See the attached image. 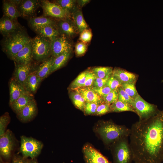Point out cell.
Returning <instances> with one entry per match:
<instances>
[{
	"label": "cell",
	"mask_w": 163,
	"mask_h": 163,
	"mask_svg": "<svg viewBox=\"0 0 163 163\" xmlns=\"http://www.w3.org/2000/svg\"><path fill=\"white\" fill-rule=\"evenodd\" d=\"M118 88L112 90L103 98L105 103L111 105L118 100Z\"/></svg>",
	"instance_id": "obj_36"
},
{
	"label": "cell",
	"mask_w": 163,
	"mask_h": 163,
	"mask_svg": "<svg viewBox=\"0 0 163 163\" xmlns=\"http://www.w3.org/2000/svg\"><path fill=\"white\" fill-rule=\"evenodd\" d=\"M56 24L60 34L72 39L79 33L75 24L71 18L58 20Z\"/></svg>",
	"instance_id": "obj_12"
},
{
	"label": "cell",
	"mask_w": 163,
	"mask_h": 163,
	"mask_svg": "<svg viewBox=\"0 0 163 163\" xmlns=\"http://www.w3.org/2000/svg\"><path fill=\"white\" fill-rule=\"evenodd\" d=\"M15 140L12 132L9 129L0 136V153L5 158H9L15 146Z\"/></svg>",
	"instance_id": "obj_10"
},
{
	"label": "cell",
	"mask_w": 163,
	"mask_h": 163,
	"mask_svg": "<svg viewBox=\"0 0 163 163\" xmlns=\"http://www.w3.org/2000/svg\"><path fill=\"white\" fill-rule=\"evenodd\" d=\"M91 70L97 78H104L112 75L113 69L111 67L100 66L94 67Z\"/></svg>",
	"instance_id": "obj_32"
},
{
	"label": "cell",
	"mask_w": 163,
	"mask_h": 163,
	"mask_svg": "<svg viewBox=\"0 0 163 163\" xmlns=\"http://www.w3.org/2000/svg\"><path fill=\"white\" fill-rule=\"evenodd\" d=\"M2 10L3 15L11 19L17 20L18 17H21L17 7L10 0L3 1Z\"/></svg>",
	"instance_id": "obj_26"
},
{
	"label": "cell",
	"mask_w": 163,
	"mask_h": 163,
	"mask_svg": "<svg viewBox=\"0 0 163 163\" xmlns=\"http://www.w3.org/2000/svg\"><path fill=\"white\" fill-rule=\"evenodd\" d=\"M139 120L147 119L157 114L160 111L156 105L149 103L139 94L133 99L131 104Z\"/></svg>",
	"instance_id": "obj_6"
},
{
	"label": "cell",
	"mask_w": 163,
	"mask_h": 163,
	"mask_svg": "<svg viewBox=\"0 0 163 163\" xmlns=\"http://www.w3.org/2000/svg\"><path fill=\"white\" fill-rule=\"evenodd\" d=\"M22 27L17 20L3 16L0 20V32L3 36L7 35L21 28Z\"/></svg>",
	"instance_id": "obj_14"
},
{
	"label": "cell",
	"mask_w": 163,
	"mask_h": 163,
	"mask_svg": "<svg viewBox=\"0 0 163 163\" xmlns=\"http://www.w3.org/2000/svg\"><path fill=\"white\" fill-rule=\"evenodd\" d=\"M110 76L104 78H96L94 80L92 86L100 88L106 85L107 80Z\"/></svg>",
	"instance_id": "obj_45"
},
{
	"label": "cell",
	"mask_w": 163,
	"mask_h": 163,
	"mask_svg": "<svg viewBox=\"0 0 163 163\" xmlns=\"http://www.w3.org/2000/svg\"><path fill=\"white\" fill-rule=\"evenodd\" d=\"M161 82H163V80L161 81Z\"/></svg>",
	"instance_id": "obj_49"
},
{
	"label": "cell",
	"mask_w": 163,
	"mask_h": 163,
	"mask_svg": "<svg viewBox=\"0 0 163 163\" xmlns=\"http://www.w3.org/2000/svg\"></svg>",
	"instance_id": "obj_50"
},
{
	"label": "cell",
	"mask_w": 163,
	"mask_h": 163,
	"mask_svg": "<svg viewBox=\"0 0 163 163\" xmlns=\"http://www.w3.org/2000/svg\"><path fill=\"white\" fill-rule=\"evenodd\" d=\"M86 74V71L81 73L71 84L69 89L75 90L82 87L85 82Z\"/></svg>",
	"instance_id": "obj_33"
},
{
	"label": "cell",
	"mask_w": 163,
	"mask_h": 163,
	"mask_svg": "<svg viewBox=\"0 0 163 163\" xmlns=\"http://www.w3.org/2000/svg\"><path fill=\"white\" fill-rule=\"evenodd\" d=\"M13 163H27L23 159L20 158H15L13 161Z\"/></svg>",
	"instance_id": "obj_47"
},
{
	"label": "cell",
	"mask_w": 163,
	"mask_h": 163,
	"mask_svg": "<svg viewBox=\"0 0 163 163\" xmlns=\"http://www.w3.org/2000/svg\"><path fill=\"white\" fill-rule=\"evenodd\" d=\"M34 31L37 35L47 38L51 41L60 35L56 24L46 25L36 29Z\"/></svg>",
	"instance_id": "obj_22"
},
{
	"label": "cell",
	"mask_w": 163,
	"mask_h": 163,
	"mask_svg": "<svg viewBox=\"0 0 163 163\" xmlns=\"http://www.w3.org/2000/svg\"><path fill=\"white\" fill-rule=\"evenodd\" d=\"M111 112H120L130 111L135 113V111L130 104L118 100L110 105Z\"/></svg>",
	"instance_id": "obj_30"
},
{
	"label": "cell",
	"mask_w": 163,
	"mask_h": 163,
	"mask_svg": "<svg viewBox=\"0 0 163 163\" xmlns=\"http://www.w3.org/2000/svg\"><path fill=\"white\" fill-rule=\"evenodd\" d=\"M55 59V58L51 56L43 62L36 70V74L42 80L46 78L50 75V70Z\"/></svg>",
	"instance_id": "obj_25"
},
{
	"label": "cell",
	"mask_w": 163,
	"mask_h": 163,
	"mask_svg": "<svg viewBox=\"0 0 163 163\" xmlns=\"http://www.w3.org/2000/svg\"><path fill=\"white\" fill-rule=\"evenodd\" d=\"M40 1V6L43 11V16L58 20L71 18V15L58 4L47 0Z\"/></svg>",
	"instance_id": "obj_8"
},
{
	"label": "cell",
	"mask_w": 163,
	"mask_h": 163,
	"mask_svg": "<svg viewBox=\"0 0 163 163\" xmlns=\"http://www.w3.org/2000/svg\"><path fill=\"white\" fill-rule=\"evenodd\" d=\"M75 90L83 96L86 102L94 103L98 105L105 102L103 98L99 95L91 87L81 88Z\"/></svg>",
	"instance_id": "obj_18"
},
{
	"label": "cell",
	"mask_w": 163,
	"mask_h": 163,
	"mask_svg": "<svg viewBox=\"0 0 163 163\" xmlns=\"http://www.w3.org/2000/svg\"><path fill=\"white\" fill-rule=\"evenodd\" d=\"M98 105L95 103L86 102L83 110L84 113L86 115L96 114Z\"/></svg>",
	"instance_id": "obj_38"
},
{
	"label": "cell",
	"mask_w": 163,
	"mask_h": 163,
	"mask_svg": "<svg viewBox=\"0 0 163 163\" xmlns=\"http://www.w3.org/2000/svg\"><path fill=\"white\" fill-rule=\"evenodd\" d=\"M97 131L104 143L111 146L120 138L129 136L130 129L125 125H117L108 120L102 121Z\"/></svg>",
	"instance_id": "obj_3"
},
{
	"label": "cell",
	"mask_w": 163,
	"mask_h": 163,
	"mask_svg": "<svg viewBox=\"0 0 163 163\" xmlns=\"http://www.w3.org/2000/svg\"><path fill=\"white\" fill-rule=\"evenodd\" d=\"M56 22L50 17L44 16L34 17L28 20L29 26L34 31L46 25L56 24Z\"/></svg>",
	"instance_id": "obj_21"
},
{
	"label": "cell",
	"mask_w": 163,
	"mask_h": 163,
	"mask_svg": "<svg viewBox=\"0 0 163 163\" xmlns=\"http://www.w3.org/2000/svg\"><path fill=\"white\" fill-rule=\"evenodd\" d=\"M33 59L43 62L51 56V41L48 38L37 35L32 39Z\"/></svg>",
	"instance_id": "obj_5"
},
{
	"label": "cell",
	"mask_w": 163,
	"mask_h": 163,
	"mask_svg": "<svg viewBox=\"0 0 163 163\" xmlns=\"http://www.w3.org/2000/svg\"><path fill=\"white\" fill-rule=\"evenodd\" d=\"M91 87L99 95L103 98L112 91L110 88L106 85L100 88L93 87L92 86Z\"/></svg>",
	"instance_id": "obj_44"
},
{
	"label": "cell",
	"mask_w": 163,
	"mask_h": 163,
	"mask_svg": "<svg viewBox=\"0 0 163 163\" xmlns=\"http://www.w3.org/2000/svg\"><path fill=\"white\" fill-rule=\"evenodd\" d=\"M110 112V105L104 102L98 105L96 114L98 116H101Z\"/></svg>",
	"instance_id": "obj_42"
},
{
	"label": "cell",
	"mask_w": 163,
	"mask_h": 163,
	"mask_svg": "<svg viewBox=\"0 0 163 163\" xmlns=\"http://www.w3.org/2000/svg\"><path fill=\"white\" fill-rule=\"evenodd\" d=\"M53 2L59 5L71 15L78 8L75 0H56Z\"/></svg>",
	"instance_id": "obj_29"
},
{
	"label": "cell",
	"mask_w": 163,
	"mask_h": 163,
	"mask_svg": "<svg viewBox=\"0 0 163 163\" xmlns=\"http://www.w3.org/2000/svg\"><path fill=\"white\" fill-rule=\"evenodd\" d=\"M90 0H77V6L78 8H80L85 5L89 3Z\"/></svg>",
	"instance_id": "obj_46"
},
{
	"label": "cell",
	"mask_w": 163,
	"mask_h": 163,
	"mask_svg": "<svg viewBox=\"0 0 163 163\" xmlns=\"http://www.w3.org/2000/svg\"><path fill=\"white\" fill-rule=\"evenodd\" d=\"M122 83L118 78L111 75L107 80L106 85L113 90L118 88L121 86Z\"/></svg>",
	"instance_id": "obj_41"
},
{
	"label": "cell",
	"mask_w": 163,
	"mask_h": 163,
	"mask_svg": "<svg viewBox=\"0 0 163 163\" xmlns=\"http://www.w3.org/2000/svg\"><path fill=\"white\" fill-rule=\"evenodd\" d=\"M96 78L91 70H86L85 82L82 87L92 86Z\"/></svg>",
	"instance_id": "obj_43"
},
{
	"label": "cell",
	"mask_w": 163,
	"mask_h": 163,
	"mask_svg": "<svg viewBox=\"0 0 163 163\" xmlns=\"http://www.w3.org/2000/svg\"><path fill=\"white\" fill-rule=\"evenodd\" d=\"M88 48L87 43L81 41L77 43L75 46V51L76 55L78 56L84 55L86 53Z\"/></svg>",
	"instance_id": "obj_40"
},
{
	"label": "cell",
	"mask_w": 163,
	"mask_h": 163,
	"mask_svg": "<svg viewBox=\"0 0 163 163\" xmlns=\"http://www.w3.org/2000/svg\"><path fill=\"white\" fill-rule=\"evenodd\" d=\"M70 92L69 97L75 106L83 111L86 102L83 96L76 90Z\"/></svg>",
	"instance_id": "obj_31"
},
{
	"label": "cell",
	"mask_w": 163,
	"mask_h": 163,
	"mask_svg": "<svg viewBox=\"0 0 163 163\" xmlns=\"http://www.w3.org/2000/svg\"><path fill=\"white\" fill-rule=\"evenodd\" d=\"M121 86L125 92L133 99H134L139 94L136 90L135 83L123 82Z\"/></svg>",
	"instance_id": "obj_34"
},
{
	"label": "cell",
	"mask_w": 163,
	"mask_h": 163,
	"mask_svg": "<svg viewBox=\"0 0 163 163\" xmlns=\"http://www.w3.org/2000/svg\"><path fill=\"white\" fill-rule=\"evenodd\" d=\"M15 65L13 78L24 87L25 82L30 73L32 69L31 63L27 65L15 64Z\"/></svg>",
	"instance_id": "obj_17"
},
{
	"label": "cell",
	"mask_w": 163,
	"mask_h": 163,
	"mask_svg": "<svg viewBox=\"0 0 163 163\" xmlns=\"http://www.w3.org/2000/svg\"><path fill=\"white\" fill-rule=\"evenodd\" d=\"M40 6V1L22 0L17 7L21 17L27 19L34 17L37 10Z\"/></svg>",
	"instance_id": "obj_11"
},
{
	"label": "cell",
	"mask_w": 163,
	"mask_h": 163,
	"mask_svg": "<svg viewBox=\"0 0 163 163\" xmlns=\"http://www.w3.org/2000/svg\"><path fill=\"white\" fill-rule=\"evenodd\" d=\"M71 18L78 29L79 34L85 29L88 28V26L83 16L81 10L78 8L71 14Z\"/></svg>",
	"instance_id": "obj_27"
},
{
	"label": "cell",
	"mask_w": 163,
	"mask_h": 163,
	"mask_svg": "<svg viewBox=\"0 0 163 163\" xmlns=\"http://www.w3.org/2000/svg\"><path fill=\"white\" fill-rule=\"evenodd\" d=\"M130 145L134 163L163 162V109L130 128Z\"/></svg>",
	"instance_id": "obj_1"
},
{
	"label": "cell",
	"mask_w": 163,
	"mask_h": 163,
	"mask_svg": "<svg viewBox=\"0 0 163 163\" xmlns=\"http://www.w3.org/2000/svg\"><path fill=\"white\" fill-rule=\"evenodd\" d=\"M72 52L64 53L55 58L50 71V74L64 66L71 56Z\"/></svg>",
	"instance_id": "obj_28"
},
{
	"label": "cell",
	"mask_w": 163,
	"mask_h": 163,
	"mask_svg": "<svg viewBox=\"0 0 163 163\" xmlns=\"http://www.w3.org/2000/svg\"><path fill=\"white\" fill-rule=\"evenodd\" d=\"M10 99L9 104L11 105L18 99L21 94L26 91L24 88L14 78L11 80L9 84Z\"/></svg>",
	"instance_id": "obj_24"
},
{
	"label": "cell",
	"mask_w": 163,
	"mask_h": 163,
	"mask_svg": "<svg viewBox=\"0 0 163 163\" xmlns=\"http://www.w3.org/2000/svg\"><path fill=\"white\" fill-rule=\"evenodd\" d=\"M29 163H38L37 162H36V161H31Z\"/></svg>",
	"instance_id": "obj_48"
},
{
	"label": "cell",
	"mask_w": 163,
	"mask_h": 163,
	"mask_svg": "<svg viewBox=\"0 0 163 163\" xmlns=\"http://www.w3.org/2000/svg\"><path fill=\"white\" fill-rule=\"evenodd\" d=\"M33 59L32 47L30 42L16 54L13 60L15 64L27 65L31 63Z\"/></svg>",
	"instance_id": "obj_16"
},
{
	"label": "cell",
	"mask_w": 163,
	"mask_h": 163,
	"mask_svg": "<svg viewBox=\"0 0 163 163\" xmlns=\"http://www.w3.org/2000/svg\"><path fill=\"white\" fill-rule=\"evenodd\" d=\"M73 47L72 39L60 34L51 41V56L56 58L66 52H72Z\"/></svg>",
	"instance_id": "obj_9"
},
{
	"label": "cell",
	"mask_w": 163,
	"mask_h": 163,
	"mask_svg": "<svg viewBox=\"0 0 163 163\" xmlns=\"http://www.w3.org/2000/svg\"><path fill=\"white\" fill-rule=\"evenodd\" d=\"M112 75L117 78L122 83L129 82L136 84L138 78V76L136 74L117 67L113 69Z\"/></svg>",
	"instance_id": "obj_20"
},
{
	"label": "cell",
	"mask_w": 163,
	"mask_h": 163,
	"mask_svg": "<svg viewBox=\"0 0 163 163\" xmlns=\"http://www.w3.org/2000/svg\"><path fill=\"white\" fill-rule=\"evenodd\" d=\"M34 99L33 95L25 91L10 106L13 110L17 114Z\"/></svg>",
	"instance_id": "obj_23"
},
{
	"label": "cell",
	"mask_w": 163,
	"mask_h": 163,
	"mask_svg": "<svg viewBox=\"0 0 163 163\" xmlns=\"http://www.w3.org/2000/svg\"><path fill=\"white\" fill-rule=\"evenodd\" d=\"M43 146V143L36 139L24 136L21 137L20 152L25 157L35 158L40 154Z\"/></svg>",
	"instance_id": "obj_7"
},
{
	"label": "cell",
	"mask_w": 163,
	"mask_h": 163,
	"mask_svg": "<svg viewBox=\"0 0 163 163\" xmlns=\"http://www.w3.org/2000/svg\"><path fill=\"white\" fill-rule=\"evenodd\" d=\"M118 100L131 105L133 99L129 96L120 86L118 88Z\"/></svg>",
	"instance_id": "obj_37"
},
{
	"label": "cell",
	"mask_w": 163,
	"mask_h": 163,
	"mask_svg": "<svg viewBox=\"0 0 163 163\" xmlns=\"http://www.w3.org/2000/svg\"><path fill=\"white\" fill-rule=\"evenodd\" d=\"M83 150L85 163H110L106 157L91 145H85Z\"/></svg>",
	"instance_id": "obj_13"
},
{
	"label": "cell",
	"mask_w": 163,
	"mask_h": 163,
	"mask_svg": "<svg viewBox=\"0 0 163 163\" xmlns=\"http://www.w3.org/2000/svg\"><path fill=\"white\" fill-rule=\"evenodd\" d=\"M37 112V104L35 101L34 99L17 114L18 118L20 121L23 122H27L34 118Z\"/></svg>",
	"instance_id": "obj_15"
},
{
	"label": "cell",
	"mask_w": 163,
	"mask_h": 163,
	"mask_svg": "<svg viewBox=\"0 0 163 163\" xmlns=\"http://www.w3.org/2000/svg\"><path fill=\"white\" fill-rule=\"evenodd\" d=\"M10 118L8 113H5L0 117V136L5 133L7 125L9 123Z\"/></svg>",
	"instance_id": "obj_35"
},
{
	"label": "cell",
	"mask_w": 163,
	"mask_h": 163,
	"mask_svg": "<svg viewBox=\"0 0 163 163\" xmlns=\"http://www.w3.org/2000/svg\"><path fill=\"white\" fill-rule=\"evenodd\" d=\"M92 33L90 29L87 28L80 33L79 40L85 43H87L91 40Z\"/></svg>",
	"instance_id": "obj_39"
},
{
	"label": "cell",
	"mask_w": 163,
	"mask_h": 163,
	"mask_svg": "<svg viewBox=\"0 0 163 163\" xmlns=\"http://www.w3.org/2000/svg\"><path fill=\"white\" fill-rule=\"evenodd\" d=\"M43 80L36 74L30 73L26 79L24 86L25 91L33 95L36 93Z\"/></svg>",
	"instance_id": "obj_19"
},
{
	"label": "cell",
	"mask_w": 163,
	"mask_h": 163,
	"mask_svg": "<svg viewBox=\"0 0 163 163\" xmlns=\"http://www.w3.org/2000/svg\"><path fill=\"white\" fill-rule=\"evenodd\" d=\"M31 39L22 27L3 36L1 41L2 50L10 59L13 60L16 54L30 42Z\"/></svg>",
	"instance_id": "obj_2"
},
{
	"label": "cell",
	"mask_w": 163,
	"mask_h": 163,
	"mask_svg": "<svg viewBox=\"0 0 163 163\" xmlns=\"http://www.w3.org/2000/svg\"><path fill=\"white\" fill-rule=\"evenodd\" d=\"M111 146L113 163H132L133 156L129 144V136L120 138Z\"/></svg>",
	"instance_id": "obj_4"
}]
</instances>
